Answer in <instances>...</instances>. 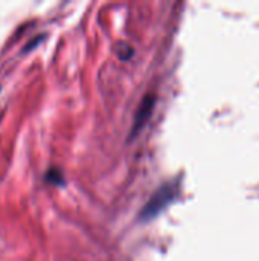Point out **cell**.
<instances>
[{"label":"cell","instance_id":"1","mask_svg":"<svg viewBox=\"0 0 259 261\" xmlns=\"http://www.w3.org/2000/svg\"><path fill=\"white\" fill-rule=\"evenodd\" d=\"M179 187L172 182H168L165 185H162L150 199V202L143 206L142 213H140V219L142 220H150L153 217H156L160 211H163L177 196Z\"/></svg>","mask_w":259,"mask_h":261},{"label":"cell","instance_id":"2","mask_svg":"<svg viewBox=\"0 0 259 261\" xmlns=\"http://www.w3.org/2000/svg\"><path fill=\"white\" fill-rule=\"evenodd\" d=\"M154 104H156V96L153 93L143 96V99L140 101V104H139V107L136 110V115H134V119H133V127H131V132H130V138L137 136V133L148 122V119H150V116L153 113Z\"/></svg>","mask_w":259,"mask_h":261},{"label":"cell","instance_id":"3","mask_svg":"<svg viewBox=\"0 0 259 261\" xmlns=\"http://www.w3.org/2000/svg\"><path fill=\"white\" fill-rule=\"evenodd\" d=\"M44 179H46V182L47 184H52V185H64V176H63V173H61V170H58V168H49L47 171H46V176H44Z\"/></svg>","mask_w":259,"mask_h":261},{"label":"cell","instance_id":"4","mask_svg":"<svg viewBox=\"0 0 259 261\" xmlns=\"http://www.w3.org/2000/svg\"><path fill=\"white\" fill-rule=\"evenodd\" d=\"M118 55L122 60H128V58H131L134 55V49L128 43H119L118 44Z\"/></svg>","mask_w":259,"mask_h":261},{"label":"cell","instance_id":"5","mask_svg":"<svg viewBox=\"0 0 259 261\" xmlns=\"http://www.w3.org/2000/svg\"><path fill=\"white\" fill-rule=\"evenodd\" d=\"M41 40H43V35H37V38H35L34 41L31 40V41H29V43H27V44L24 46V52H27V50H31V47H34V46H35L37 43H40Z\"/></svg>","mask_w":259,"mask_h":261}]
</instances>
